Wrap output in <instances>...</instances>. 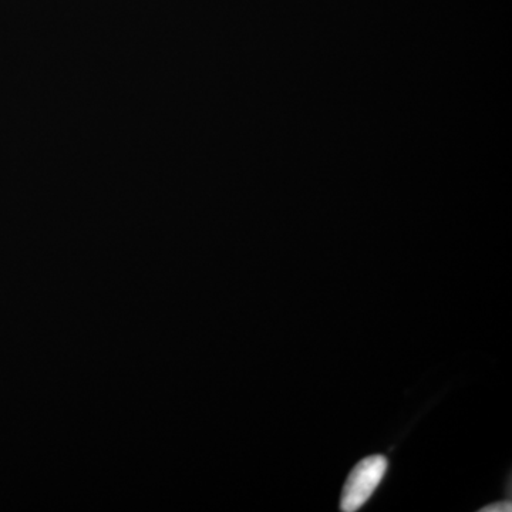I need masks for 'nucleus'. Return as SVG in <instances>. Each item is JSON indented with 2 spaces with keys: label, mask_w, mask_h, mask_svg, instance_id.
I'll return each instance as SVG.
<instances>
[{
  "label": "nucleus",
  "mask_w": 512,
  "mask_h": 512,
  "mask_svg": "<svg viewBox=\"0 0 512 512\" xmlns=\"http://www.w3.org/2000/svg\"><path fill=\"white\" fill-rule=\"evenodd\" d=\"M387 458L376 454L363 458L356 464L343 487L340 510L355 512L369 501L386 476Z\"/></svg>",
  "instance_id": "1"
},
{
  "label": "nucleus",
  "mask_w": 512,
  "mask_h": 512,
  "mask_svg": "<svg viewBox=\"0 0 512 512\" xmlns=\"http://www.w3.org/2000/svg\"><path fill=\"white\" fill-rule=\"evenodd\" d=\"M481 512H511L512 504L511 501H501V503H495L487 505V507L481 508Z\"/></svg>",
  "instance_id": "2"
}]
</instances>
